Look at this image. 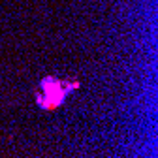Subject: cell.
<instances>
[{
	"label": "cell",
	"mask_w": 158,
	"mask_h": 158,
	"mask_svg": "<svg viewBox=\"0 0 158 158\" xmlns=\"http://www.w3.org/2000/svg\"><path fill=\"white\" fill-rule=\"evenodd\" d=\"M75 89H79V81H60L49 75L40 81V90L36 92V104L45 111H55L64 104V98Z\"/></svg>",
	"instance_id": "cell-1"
}]
</instances>
